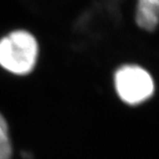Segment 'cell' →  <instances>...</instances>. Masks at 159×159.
Here are the masks:
<instances>
[{
    "instance_id": "3",
    "label": "cell",
    "mask_w": 159,
    "mask_h": 159,
    "mask_svg": "<svg viewBox=\"0 0 159 159\" xmlns=\"http://www.w3.org/2000/svg\"><path fill=\"white\" fill-rule=\"evenodd\" d=\"M134 20L141 29L154 31L159 25V0H138Z\"/></svg>"
},
{
    "instance_id": "2",
    "label": "cell",
    "mask_w": 159,
    "mask_h": 159,
    "mask_svg": "<svg viewBox=\"0 0 159 159\" xmlns=\"http://www.w3.org/2000/svg\"><path fill=\"white\" fill-rule=\"evenodd\" d=\"M115 90L123 103L140 105L153 96L154 80L146 69L138 65H124L114 74Z\"/></svg>"
},
{
    "instance_id": "1",
    "label": "cell",
    "mask_w": 159,
    "mask_h": 159,
    "mask_svg": "<svg viewBox=\"0 0 159 159\" xmlns=\"http://www.w3.org/2000/svg\"><path fill=\"white\" fill-rule=\"evenodd\" d=\"M39 55L35 36L26 30H16L0 39V67L18 76L34 70Z\"/></svg>"
},
{
    "instance_id": "4",
    "label": "cell",
    "mask_w": 159,
    "mask_h": 159,
    "mask_svg": "<svg viewBox=\"0 0 159 159\" xmlns=\"http://www.w3.org/2000/svg\"><path fill=\"white\" fill-rule=\"evenodd\" d=\"M12 145L7 121L0 113V159H11Z\"/></svg>"
}]
</instances>
